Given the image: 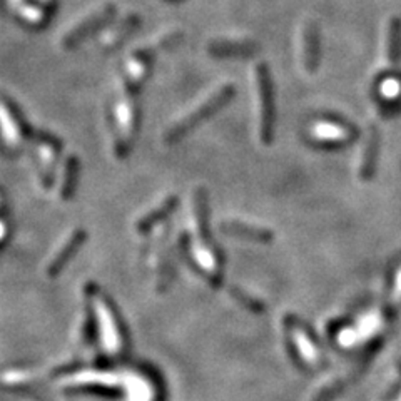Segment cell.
<instances>
[{
	"mask_svg": "<svg viewBox=\"0 0 401 401\" xmlns=\"http://www.w3.org/2000/svg\"><path fill=\"white\" fill-rule=\"evenodd\" d=\"M191 226L194 237V256L202 268L206 278L213 284H221V259L219 251L213 244L208 229V193L204 188H197L193 193L191 202Z\"/></svg>",
	"mask_w": 401,
	"mask_h": 401,
	"instance_id": "cell-1",
	"label": "cell"
},
{
	"mask_svg": "<svg viewBox=\"0 0 401 401\" xmlns=\"http://www.w3.org/2000/svg\"><path fill=\"white\" fill-rule=\"evenodd\" d=\"M235 96V85L232 84H224L217 89L216 92H213L208 99H204L194 111H191L188 116H184L182 119H179L174 126H171L166 131L164 141L167 144H174L181 141L182 138L189 134L194 127L199 126L201 122H204L206 119L211 118L214 112L219 111L224 104H228L229 100Z\"/></svg>",
	"mask_w": 401,
	"mask_h": 401,
	"instance_id": "cell-2",
	"label": "cell"
},
{
	"mask_svg": "<svg viewBox=\"0 0 401 401\" xmlns=\"http://www.w3.org/2000/svg\"><path fill=\"white\" fill-rule=\"evenodd\" d=\"M254 79L259 106V138L264 144H270L274 132V96H272L270 67L264 62L256 65Z\"/></svg>",
	"mask_w": 401,
	"mask_h": 401,
	"instance_id": "cell-3",
	"label": "cell"
},
{
	"mask_svg": "<svg viewBox=\"0 0 401 401\" xmlns=\"http://www.w3.org/2000/svg\"><path fill=\"white\" fill-rule=\"evenodd\" d=\"M284 326H286L288 334H290L291 340L296 345V349H298L303 361L307 365H318L319 360H321V353H319L316 341L311 336L310 329L294 316H286Z\"/></svg>",
	"mask_w": 401,
	"mask_h": 401,
	"instance_id": "cell-4",
	"label": "cell"
},
{
	"mask_svg": "<svg viewBox=\"0 0 401 401\" xmlns=\"http://www.w3.org/2000/svg\"><path fill=\"white\" fill-rule=\"evenodd\" d=\"M311 136L319 144H329V146H343L346 142H351L356 138V131L353 129L349 124H343L334 120V122H328V120H323V122L314 124Z\"/></svg>",
	"mask_w": 401,
	"mask_h": 401,
	"instance_id": "cell-5",
	"label": "cell"
},
{
	"mask_svg": "<svg viewBox=\"0 0 401 401\" xmlns=\"http://www.w3.org/2000/svg\"><path fill=\"white\" fill-rule=\"evenodd\" d=\"M259 50V45L252 41H213L208 45V52L217 59L231 57H252Z\"/></svg>",
	"mask_w": 401,
	"mask_h": 401,
	"instance_id": "cell-6",
	"label": "cell"
},
{
	"mask_svg": "<svg viewBox=\"0 0 401 401\" xmlns=\"http://www.w3.org/2000/svg\"><path fill=\"white\" fill-rule=\"evenodd\" d=\"M221 231L224 235H229L232 237H243V239L254 241V243H271L274 235L266 228H261V226L244 223V221L237 219H229L221 223Z\"/></svg>",
	"mask_w": 401,
	"mask_h": 401,
	"instance_id": "cell-7",
	"label": "cell"
},
{
	"mask_svg": "<svg viewBox=\"0 0 401 401\" xmlns=\"http://www.w3.org/2000/svg\"><path fill=\"white\" fill-rule=\"evenodd\" d=\"M378 151H380V132H378L376 127L371 126L365 139V147L360 159V169H358V177L361 181H369L375 176Z\"/></svg>",
	"mask_w": 401,
	"mask_h": 401,
	"instance_id": "cell-8",
	"label": "cell"
},
{
	"mask_svg": "<svg viewBox=\"0 0 401 401\" xmlns=\"http://www.w3.org/2000/svg\"><path fill=\"white\" fill-rule=\"evenodd\" d=\"M303 65L307 74L316 72L319 65V36L313 22H306L303 27Z\"/></svg>",
	"mask_w": 401,
	"mask_h": 401,
	"instance_id": "cell-9",
	"label": "cell"
},
{
	"mask_svg": "<svg viewBox=\"0 0 401 401\" xmlns=\"http://www.w3.org/2000/svg\"><path fill=\"white\" fill-rule=\"evenodd\" d=\"M97 307H99V314H100V325H102L104 331V340H106V346L111 353H118L119 346L122 345V338L119 334V325L116 321L114 313H112L111 306L107 305L106 301H99L97 303Z\"/></svg>",
	"mask_w": 401,
	"mask_h": 401,
	"instance_id": "cell-10",
	"label": "cell"
},
{
	"mask_svg": "<svg viewBox=\"0 0 401 401\" xmlns=\"http://www.w3.org/2000/svg\"><path fill=\"white\" fill-rule=\"evenodd\" d=\"M114 12H116L114 6H104L102 9L99 10V12L92 14L91 17L85 19L83 24L77 25V29H74L72 32L69 34L67 37H65V42H67V45H71V44H74V42L80 41V39L87 36V34H91L92 30L97 29V27L102 25L104 22H107L109 19H111L112 15H114Z\"/></svg>",
	"mask_w": 401,
	"mask_h": 401,
	"instance_id": "cell-11",
	"label": "cell"
},
{
	"mask_svg": "<svg viewBox=\"0 0 401 401\" xmlns=\"http://www.w3.org/2000/svg\"><path fill=\"white\" fill-rule=\"evenodd\" d=\"M176 206H177V196H167L166 199L159 202L154 209H151V211L147 213L142 219H139L138 229L139 231H147V229H151L153 226L158 224L159 221L166 219L167 214L173 211V209H176Z\"/></svg>",
	"mask_w": 401,
	"mask_h": 401,
	"instance_id": "cell-12",
	"label": "cell"
},
{
	"mask_svg": "<svg viewBox=\"0 0 401 401\" xmlns=\"http://www.w3.org/2000/svg\"><path fill=\"white\" fill-rule=\"evenodd\" d=\"M387 41V62L389 65H396L401 59V21L398 17H393L388 22Z\"/></svg>",
	"mask_w": 401,
	"mask_h": 401,
	"instance_id": "cell-13",
	"label": "cell"
},
{
	"mask_svg": "<svg viewBox=\"0 0 401 401\" xmlns=\"http://www.w3.org/2000/svg\"><path fill=\"white\" fill-rule=\"evenodd\" d=\"M229 293H231L232 298L236 299L239 305H243L246 310L249 311H252V313H263L264 311V305L261 301H258V299H254V298H249V296L244 293V291H241V290H237V288H229Z\"/></svg>",
	"mask_w": 401,
	"mask_h": 401,
	"instance_id": "cell-14",
	"label": "cell"
},
{
	"mask_svg": "<svg viewBox=\"0 0 401 401\" xmlns=\"http://www.w3.org/2000/svg\"><path fill=\"white\" fill-rule=\"evenodd\" d=\"M83 237H84V232H77V235L72 237V239H71V243H69L67 246H65L64 249H62V251H61V254L57 256L56 259H54L52 266H50V272H57V271L61 270V266H62V264L65 263V259H67L69 256H71V252L74 251V249L77 248V244H79V243H83Z\"/></svg>",
	"mask_w": 401,
	"mask_h": 401,
	"instance_id": "cell-15",
	"label": "cell"
},
{
	"mask_svg": "<svg viewBox=\"0 0 401 401\" xmlns=\"http://www.w3.org/2000/svg\"><path fill=\"white\" fill-rule=\"evenodd\" d=\"M400 91H401V84H400V80H396V79H387L383 83V85H381V94H383L384 97H396L400 94Z\"/></svg>",
	"mask_w": 401,
	"mask_h": 401,
	"instance_id": "cell-16",
	"label": "cell"
},
{
	"mask_svg": "<svg viewBox=\"0 0 401 401\" xmlns=\"http://www.w3.org/2000/svg\"><path fill=\"white\" fill-rule=\"evenodd\" d=\"M400 305H401V271L398 274V279H396L395 291H393V306H400Z\"/></svg>",
	"mask_w": 401,
	"mask_h": 401,
	"instance_id": "cell-17",
	"label": "cell"
},
{
	"mask_svg": "<svg viewBox=\"0 0 401 401\" xmlns=\"http://www.w3.org/2000/svg\"><path fill=\"white\" fill-rule=\"evenodd\" d=\"M15 2H19V0H15Z\"/></svg>",
	"mask_w": 401,
	"mask_h": 401,
	"instance_id": "cell-18",
	"label": "cell"
},
{
	"mask_svg": "<svg viewBox=\"0 0 401 401\" xmlns=\"http://www.w3.org/2000/svg\"><path fill=\"white\" fill-rule=\"evenodd\" d=\"M398 401H401V398H400V400H398Z\"/></svg>",
	"mask_w": 401,
	"mask_h": 401,
	"instance_id": "cell-19",
	"label": "cell"
}]
</instances>
